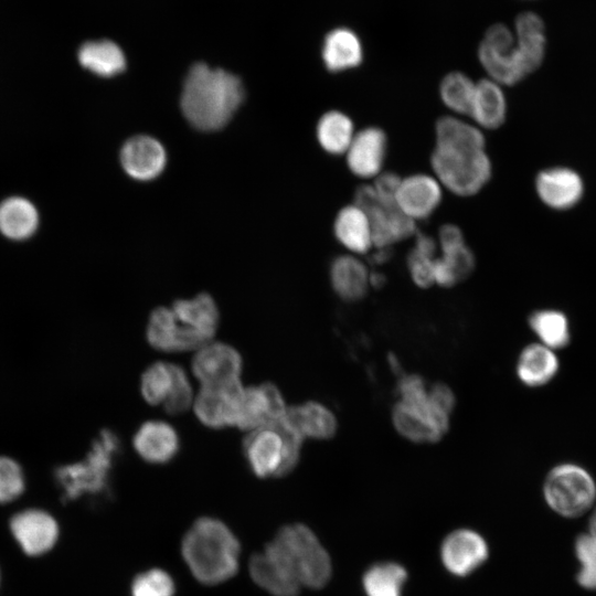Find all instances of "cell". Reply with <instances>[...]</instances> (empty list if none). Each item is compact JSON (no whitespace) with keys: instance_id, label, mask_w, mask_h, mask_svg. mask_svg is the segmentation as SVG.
I'll use <instances>...</instances> for the list:
<instances>
[{"instance_id":"6da1fadb","label":"cell","mask_w":596,"mask_h":596,"mask_svg":"<svg viewBox=\"0 0 596 596\" xmlns=\"http://www.w3.org/2000/svg\"><path fill=\"white\" fill-rule=\"evenodd\" d=\"M243 98V84L236 75L196 63L185 76L180 107L191 126L214 131L231 120Z\"/></svg>"},{"instance_id":"7a4b0ae2","label":"cell","mask_w":596,"mask_h":596,"mask_svg":"<svg viewBox=\"0 0 596 596\" xmlns=\"http://www.w3.org/2000/svg\"><path fill=\"white\" fill-rule=\"evenodd\" d=\"M181 553L192 575L202 584L216 585L238 570L240 543L220 520L203 517L185 533Z\"/></svg>"},{"instance_id":"3957f363","label":"cell","mask_w":596,"mask_h":596,"mask_svg":"<svg viewBox=\"0 0 596 596\" xmlns=\"http://www.w3.org/2000/svg\"><path fill=\"white\" fill-rule=\"evenodd\" d=\"M266 547L289 568L301 587L319 589L331 578L330 555L316 533L305 524L281 528Z\"/></svg>"},{"instance_id":"277c9868","label":"cell","mask_w":596,"mask_h":596,"mask_svg":"<svg viewBox=\"0 0 596 596\" xmlns=\"http://www.w3.org/2000/svg\"><path fill=\"white\" fill-rule=\"evenodd\" d=\"M430 166L441 187L459 196L477 194L492 175L486 148L435 145Z\"/></svg>"},{"instance_id":"5b68a950","label":"cell","mask_w":596,"mask_h":596,"mask_svg":"<svg viewBox=\"0 0 596 596\" xmlns=\"http://www.w3.org/2000/svg\"><path fill=\"white\" fill-rule=\"evenodd\" d=\"M302 437L284 417L255 430L244 440V454L252 471L260 478L284 476L298 464Z\"/></svg>"},{"instance_id":"8992f818","label":"cell","mask_w":596,"mask_h":596,"mask_svg":"<svg viewBox=\"0 0 596 596\" xmlns=\"http://www.w3.org/2000/svg\"><path fill=\"white\" fill-rule=\"evenodd\" d=\"M543 497L551 510L564 518L586 513L596 500V482L582 466L563 462L553 467L543 483Z\"/></svg>"},{"instance_id":"52a82bcc","label":"cell","mask_w":596,"mask_h":596,"mask_svg":"<svg viewBox=\"0 0 596 596\" xmlns=\"http://www.w3.org/2000/svg\"><path fill=\"white\" fill-rule=\"evenodd\" d=\"M477 55L488 78L502 86L517 85L530 75L514 32L507 24L494 23L486 30Z\"/></svg>"},{"instance_id":"ba28073f","label":"cell","mask_w":596,"mask_h":596,"mask_svg":"<svg viewBox=\"0 0 596 596\" xmlns=\"http://www.w3.org/2000/svg\"><path fill=\"white\" fill-rule=\"evenodd\" d=\"M119 446L116 435L105 429L93 445L86 459L60 467L56 479L64 491V498L75 499L83 493L103 490L111 466V459Z\"/></svg>"},{"instance_id":"9c48e42d","label":"cell","mask_w":596,"mask_h":596,"mask_svg":"<svg viewBox=\"0 0 596 596\" xmlns=\"http://www.w3.org/2000/svg\"><path fill=\"white\" fill-rule=\"evenodd\" d=\"M450 415L427 395L421 400L398 401L392 411V422L400 435L417 444L436 443L448 432Z\"/></svg>"},{"instance_id":"30bf717a","label":"cell","mask_w":596,"mask_h":596,"mask_svg":"<svg viewBox=\"0 0 596 596\" xmlns=\"http://www.w3.org/2000/svg\"><path fill=\"white\" fill-rule=\"evenodd\" d=\"M354 203L369 217L375 248L390 247L416 232V222L403 214L395 203L381 201L372 185L359 187L354 193Z\"/></svg>"},{"instance_id":"8fae6325","label":"cell","mask_w":596,"mask_h":596,"mask_svg":"<svg viewBox=\"0 0 596 596\" xmlns=\"http://www.w3.org/2000/svg\"><path fill=\"white\" fill-rule=\"evenodd\" d=\"M489 544L476 530L460 528L448 533L440 543L443 567L451 576L465 578L479 570L489 557Z\"/></svg>"},{"instance_id":"7c38bea8","label":"cell","mask_w":596,"mask_h":596,"mask_svg":"<svg viewBox=\"0 0 596 596\" xmlns=\"http://www.w3.org/2000/svg\"><path fill=\"white\" fill-rule=\"evenodd\" d=\"M534 189L540 201L554 211H567L583 199L585 183L574 169L564 166L545 168L538 172Z\"/></svg>"},{"instance_id":"4fadbf2b","label":"cell","mask_w":596,"mask_h":596,"mask_svg":"<svg viewBox=\"0 0 596 596\" xmlns=\"http://www.w3.org/2000/svg\"><path fill=\"white\" fill-rule=\"evenodd\" d=\"M244 387L240 380L203 385L194 401L196 417L207 427L234 426Z\"/></svg>"},{"instance_id":"5bb4252c","label":"cell","mask_w":596,"mask_h":596,"mask_svg":"<svg viewBox=\"0 0 596 596\" xmlns=\"http://www.w3.org/2000/svg\"><path fill=\"white\" fill-rule=\"evenodd\" d=\"M286 411L283 396L274 384L251 386L244 389L234 426L248 430L270 426L280 421Z\"/></svg>"},{"instance_id":"9a60e30c","label":"cell","mask_w":596,"mask_h":596,"mask_svg":"<svg viewBox=\"0 0 596 596\" xmlns=\"http://www.w3.org/2000/svg\"><path fill=\"white\" fill-rule=\"evenodd\" d=\"M441 199V184L435 177L425 173L402 178L395 194L396 206L414 222L429 217Z\"/></svg>"},{"instance_id":"2e32d148","label":"cell","mask_w":596,"mask_h":596,"mask_svg":"<svg viewBox=\"0 0 596 596\" xmlns=\"http://www.w3.org/2000/svg\"><path fill=\"white\" fill-rule=\"evenodd\" d=\"M10 530L22 551L32 556L50 551L58 538L56 520L40 509H28L14 514Z\"/></svg>"},{"instance_id":"e0dca14e","label":"cell","mask_w":596,"mask_h":596,"mask_svg":"<svg viewBox=\"0 0 596 596\" xmlns=\"http://www.w3.org/2000/svg\"><path fill=\"white\" fill-rule=\"evenodd\" d=\"M386 153V134L380 127L369 126L354 134L344 155L348 168L354 175L370 179L382 172Z\"/></svg>"},{"instance_id":"ac0fdd59","label":"cell","mask_w":596,"mask_h":596,"mask_svg":"<svg viewBox=\"0 0 596 596\" xmlns=\"http://www.w3.org/2000/svg\"><path fill=\"white\" fill-rule=\"evenodd\" d=\"M192 370L202 385H220L238 380L242 359L225 343H206L196 352Z\"/></svg>"},{"instance_id":"d6986e66","label":"cell","mask_w":596,"mask_h":596,"mask_svg":"<svg viewBox=\"0 0 596 596\" xmlns=\"http://www.w3.org/2000/svg\"><path fill=\"white\" fill-rule=\"evenodd\" d=\"M120 161L131 178L148 181L157 178L163 171L167 153L157 139L140 135L125 142L120 152Z\"/></svg>"},{"instance_id":"ffe728a7","label":"cell","mask_w":596,"mask_h":596,"mask_svg":"<svg viewBox=\"0 0 596 596\" xmlns=\"http://www.w3.org/2000/svg\"><path fill=\"white\" fill-rule=\"evenodd\" d=\"M321 58L331 73L358 68L364 60V46L360 35L349 26L330 30L322 42Z\"/></svg>"},{"instance_id":"44dd1931","label":"cell","mask_w":596,"mask_h":596,"mask_svg":"<svg viewBox=\"0 0 596 596\" xmlns=\"http://www.w3.org/2000/svg\"><path fill=\"white\" fill-rule=\"evenodd\" d=\"M147 339L152 348L166 352L193 350L199 344L196 334L179 323L172 309L166 307L151 312Z\"/></svg>"},{"instance_id":"7402d4cb","label":"cell","mask_w":596,"mask_h":596,"mask_svg":"<svg viewBox=\"0 0 596 596\" xmlns=\"http://www.w3.org/2000/svg\"><path fill=\"white\" fill-rule=\"evenodd\" d=\"M253 581L273 596H297L301 585L289 568L267 547L249 562Z\"/></svg>"},{"instance_id":"603a6c76","label":"cell","mask_w":596,"mask_h":596,"mask_svg":"<svg viewBox=\"0 0 596 596\" xmlns=\"http://www.w3.org/2000/svg\"><path fill=\"white\" fill-rule=\"evenodd\" d=\"M134 448L147 462L166 464L179 449V437L172 426L162 421L143 423L134 436Z\"/></svg>"},{"instance_id":"cb8c5ba5","label":"cell","mask_w":596,"mask_h":596,"mask_svg":"<svg viewBox=\"0 0 596 596\" xmlns=\"http://www.w3.org/2000/svg\"><path fill=\"white\" fill-rule=\"evenodd\" d=\"M333 231L338 242L353 254H366L374 247L369 217L355 203L338 212Z\"/></svg>"},{"instance_id":"d4e9b609","label":"cell","mask_w":596,"mask_h":596,"mask_svg":"<svg viewBox=\"0 0 596 596\" xmlns=\"http://www.w3.org/2000/svg\"><path fill=\"white\" fill-rule=\"evenodd\" d=\"M284 419L302 438L328 439L337 432L334 414L319 402H307L287 408Z\"/></svg>"},{"instance_id":"484cf974","label":"cell","mask_w":596,"mask_h":596,"mask_svg":"<svg viewBox=\"0 0 596 596\" xmlns=\"http://www.w3.org/2000/svg\"><path fill=\"white\" fill-rule=\"evenodd\" d=\"M507 110V98L502 85L490 78L476 82L469 116L479 128H499L505 120Z\"/></svg>"},{"instance_id":"4316f807","label":"cell","mask_w":596,"mask_h":596,"mask_svg":"<svg viewBox=\"0 0 596 596\" xmlns=\"http://www.w3.org/2000/svg\"><path fill=\"white\" fill-rule=\"evenodd\" d=\"M558 358L554 350L542 343H532L522 349L518 356L515 372L520 382L530 387L547 384L557 374Z\"/></svg>"},{"instance_id":"83f0119b","label":"cell","mask_w":596,"mask_h":596,"mask_svg":"<svg viewBox=\"0 0 596 596\" xmlns=\"http://www.w3.org/2000/svg\"><path fill=\"white\" fill-rule=\"evenodd\" d=\"M370 273L353 255H340L330 266V281L336 294L345 301L361 300L370 286Z\"/></svg>"},{"instance_id":"f1b7e54d","label":"cell","mask_w":596,"mask_h":596,"mask_svg":"<svg viewBox=\"0 0 596 596\" xmlns=\"http://www.w3.org/2000/svg\"><path fill=\"white\" fill-rule=\"evenodd\" d=\"M172 311L184 327L198 332L207 341L214 336L219 324V310L213 298L200 294L192 299H182L173 304Z\"/></svg>"},{"instance_id":"f546056e","label":"cell","mask_w":596,"mask_h":596,"mask_svg":"<svg viewBox=\"0 0 596 596\" xmlns=\"http://www.w3.org/2000/svg\"><path fill=\"white\" fill-rule=\"evenodd\" d=\"M407 578V570L402 564L381 561L363 572L362 589L365 596H403Z\"/></svg>"},{"instance_id":"4dcf8cb0","label":"cell","mask_w":596,"mask_h":596,"mask_svg":"<svg viewBox=\"0 0 596 596\" xmlns=\"http://www.w3.org/2000/svg\"><path fill=\"white\" fill-rule=\"evenodd\" d=\"M438 242L441 249L439 257L454 273L457 280L467 278L475 268V256L467 246L460 228L445 224L439 228Z\"/></svg>"},{"instance_id":"1f68e13d","label":"cell","mask_w":596,"mask_h":596,"mask_svg":"<svg viewBox=\"0 0 596 596\" xmlns=\"http://www.w3.org/2000/svg\"><path fill=\"white\" fill-rule=\"evenodd\" d=\"M78 61L85 68L100 76H114L126 67L121 49L109 40L89 41L78 51Z\"/></svg>"},{"instance_id":"d6a6232c","label":"cell","mask_w":596,"mask_h":596,"mask_svg":"<svg viewBox=\"0 0 596 596\" xmlns=\"http://www.w3.org/2000/svg\"><path fill=\"white\" fill-rule=\"evenodd\" d=\"M354 134L352 119L340 110L324 113L317 124L318 142L330 155L345 153Z\"/></svg>"},{"instance_id":"836d02e7","label":"cell","mask_w":596,"mask_h":596,"mask_svg":"<svg viewBox=\"0 0 596 596\" xmlns=\"http://www.w3.org/2000/svg\"><path fill=\"white\" fill-rule=\"evenodd\" d=\"M528 323L541 343L552 350L563 349L571 341L568 319L557 309L535 310L529 316Z\"/></svg>"},{"instance_id":"e575fe53","label":"cell","mask_w":596,"mask_h":596,"mask_svg":"<svg viewBox=\"0 0 596 596\" xmlns=\"http://www.w3.org/2000/svg\"><path fill=\"white\" fill-rule=\"evenodd\" d=\"M38 225V213L32 203L11 198L0 205V231L13 240L30 236Z\"/></svg>"},{"instance_id":"d590c367","label":"cell","mask_w":596,"mask_h":596,"mask_svg":"<svg viewBox=\"0 0 596 596\" xmlns=\"http://www.w3.org/2000/svg\"><path fill=\"white\" fill-rule=\"evenodd\" d=\"M435 145L486 148V138L477 125L447 115L438 118L435 124Z\"/></svg>"},{"instance_id":"8d00e7d4","label":"cell","mask_w":596,"mask_h":596,"mask_svg":"<svg viewBox=\"0 0 596 596\" xmlns=\"http://www.w3.org/2000/svg\"><path fill=\"white\" fill-rule=\"evenodd\" d=\"M476 82L467 74L455 71L446 74L439 84V97L443 104L456 115L469 116Z\"/></svg>"},{"instance_id":"74e56055","label":"cell","mask_w":596,"mask_h":596,"mask_svg":"<svg viewBox=\"0 0 596 596\" xmlns=\"http://www.w3.org/2000/svg\"><path fill=\"white\" fill-rule=\"evenodd\" d=\"M436 242L428 235L418 234L407 256V268L412 280L421 288L434 284V263L436 259Z\"/></svg>"},{"instance_id":"f35d334b","label":"cell","mask_w":596,"mask_h":596,"mask_svg":"<svg viewBox=\"0 0 596 596\" xmlns=\"http://www.w3.org/2000/svg\"><path fill=\"white\" fill-rule=\"evenodd\" d=\"M173 365L157 362L150 365L141 376V394L151 405L167 400L173 384Z\"/></svg>"},{"instance_id":"ab89813d","label":"cell","mask_w":596,"mask_h":596,"mask_svg":"<svg viewBox=\"0 0 596 596\" xmlns=\"http://www.w3.org/2000/svg\"><path fill=\"white\" fill-rule=\"evenodd\" d=\"M574 551L581 564L576 574L578 585L596 590V538L589 533L579 534L575 540Z\"/></svg>"},{"instance_id":"60d3db41","label":"cell","mask_w":596,"mask_h":596,"mask_svg":"<svg viewBox=\"0 0 596 596\" xmlns=\"http://www.w3.org/2000/svg\"><path fill=\"white\" fill-rule=\"evenodd\" d=\"M174 593L172 577L160 568L140 573L131 584V596H174Z\"/></svg>"},{"instance_id":"b9f144b4","label":"cell","mask_w":596,"mask_h":596,"mask_svg":"<svg viewBox=\"0 0 596 596\" xmlns=\"http://www.w3.org/2000/svg\"><path fill=\"white\" fill-rule=\"evenodd\" d=\"M25 478L20 464L11 457L0 456V503H8L22 494Z\"/></svg>"},{"instance_id":"7bdbcfd3","label":"cell","mask_w":596,"mask_h":596,"mask_svg":"<svg viewBox=\"0 0 596 596\" xmlns=\"http://www.w3.org/2000/svg\"><path fill=\"white\" fill-rule=\"evenodd\" d=\"M192 402V389L183 369L173 365V384L163 402L164 409L172 415L184 412Z\"/></svg>"},{"instance_id":"ee69618b","label":"cell","mask_w":596,"mask_h":596,"mask_svg":"<svg viewBox=\"0 0 596 596\" xmlns=\"http://www.w3.org/2000/svg\"><path fill=\"white\" fill-rule=\"evenodd\" d=\"M401 179L402 178L400 175L392 171L381 172L377 177H375V181L372 187L377 198L386 203H395V194Z\"/></svg>"},{"instance_id":"f6af8a7d","label":"cell","mask_w":596,"mask_h":596,"mask_svg":"<svg viewBox=\"0 0 596 596\" xmlns=\"http://www.w3.org/2000/svg\"><path fill=\"white\" fill-rule=\"evenodd\" d=\"M429 398L440 409L450 415L454 409L456 400L450 387L444 383H436L428 389Z\"/></svg>"},{"instance_id":"bcb514c9","label":"cell","mask_w":596,"mask_h":596,"mask_svg":"<svg viewBox=\"0 0 596 596\" xmlns=\"http://www.w3.org/2000/svg\"><path fill=\"white\" fill-rule=\"evenodd\" d=\"M390 247L376 248V251L370 257L373 264L380 265L390 258Z\"/></svg>"},{"instance_id":"7dc6e473","label":"cell","mask_w":596,"mask_h":596,"mask_svg":"<svg viewBox=\"0 0 596 596\" xmlns=\"http://www.w3.org/2000/svg\"><path fill=\"white\" fill-rule=\"evenodd\" d=\"M369 280L371 286L377 288L384 284L385 277L380 273H372L370 274Z\"/></svg>"},{"instance_id":"c3c4849f","label":"cell","mask_w":596,"mask_h":596,"mask_svg":"<svg viewBox=\"0 0 596 596\" xmlns=\"http://www.w3.org/2000/svg\"><path fill=\"white\" fill-rule=\"evenodd\" d=\"M588 533L596 538V508L592 512L588 521Z\"/></svg>"}]
</instances>
